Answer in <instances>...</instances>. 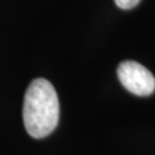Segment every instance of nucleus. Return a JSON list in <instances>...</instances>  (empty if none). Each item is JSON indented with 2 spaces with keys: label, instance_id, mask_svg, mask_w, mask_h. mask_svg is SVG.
Segmentation results:
<instances>
[{
  "label": "nucleus",
  "instance_id": "f257e3e1",
  "mask_svg": "<svg viewBox=\"0 0 155 155\" xmlns=\"http://www.w3.org/2000/svg\"><path fill=\"white\" fill-rule=\"evenodd\" d=\"M60 119V102L54 87L47 79L32 80L23 100V123L34 138L51 134Z\"/></svg>",
  "mask_w": 155,
  "mask_h": 155
},
{
  "label": "nucleus",
  "instance_id": "f03ea898",
  "mask_svg": "<svg viewBox=\"0 0 155 155\" xmlns=\"http://www.w3.org/2000/svg\"><path fill=\"white\" fill-rule=\"evenodd\" d=\"M118 78L127 91L136 96H150L155 91V78L136 61H124L118 67Z\"/></svg>",
  "mask_w": 155,
  "mask_h": 155
},
{
  "label": "nucleus",
  "instance_id": "7ed1b4c3",
  "mask_svg": "<svg viewBox=\"0 0 155 155\" xmlns=\"http://www.w3.org/2000/svg\"><path fill=\"white\" fill-rule=\"evenodd\" d=\"M114 2L120 9H132L137 5L141 0H114Z\"/></svg>",
  "mask_w": 155,
  "mask_h": 155
}]
</instances>
